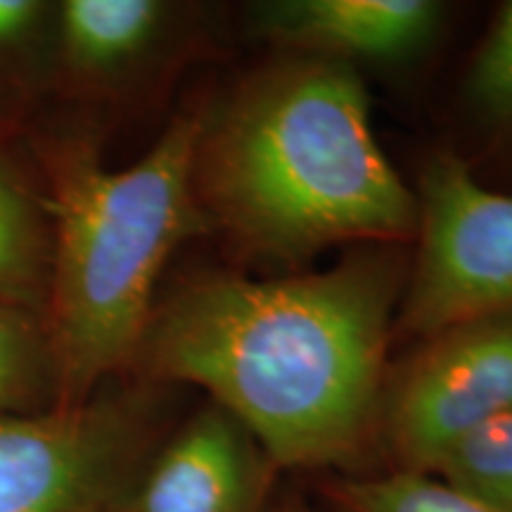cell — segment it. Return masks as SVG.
<instances>
[{
  "label": "cell",
  "instance_id": "6",
  "mask_svg": "<svg viewBox=\"0 0 512 512\" xmlns=\"http://www.w3.org/2000/svg\"><path fill=\"white\" fill-rule=\"evenodd\" d=\"M512 408V316L465 320L387 370L380 472L434 475L441 458Z\"/></svg>",
  "mask_w": 512,
  "mask_h": 512
},
{
  "label": "cell",
  "instance_id": "9",
  "mask_svg": "<svg viewBox=\"0 0 512 512\" xmlns=\"http://www.w3.org/2000/svg\"><path fill=\"white\" fill-rule=\"evenodd\" d=\"M192 17V5L166 0H62L48 48L76 93L119 95L183 41Z\"/></svg>",
  "mask_w": 512,
  "mask_h": 512
},
{
  "label": "cell",
  "instance_id": "4",
  "mask_svg": "<svg viewBox=\"0 0 512 512\" xmlns=\"http://www.w3.org/2000/svg\"><path fill=\"white\" fill-rule=\"evenodd\" d=\"M174 389L128 375L91 399L0 415V512H114L174 427Z\"/></svg>",
  "mask_w": 512,
  "mask_h": 512
},
{
  "label": "cell",
  "instance_id": "8",
  "mask_svg": "<svg viewBox=\"0 0 512 512\" xmlns=\"http://www.w3.org/2000/svg\"><path fill=\"white\" fill-rule=\"evenodd\" d=\"M437 0H261L247 8L249 31L285 55L339 64H411L444 29Z\"/></svg>",
  "mask_w": 512,
  "mask_h": 512
},
{
  "label": "cell",
  "instance_id": "7",
  "mask_svg": "<svg viewBox=\"0 0 512 512\" xmlns=\"http://www.w3.org/2000/svg\"><path fill=\"white\" fill-rule=\"evenodd\" d=\"M280 467L214 401L174 422L114 512H275Z\"/></svg>",
  "mask_w": 512,
  "mask_h": 512
},
{
  "label": "cell",
  "instance_id": "13",
  "mask_svg": "<svg viewBox=\"0 0 512 512\" xmlns=\"http://www.w3.org/2000/svg\"><path fill=\"white\" fill-rule=\"evenodd\" d=\"M320 491L325 501L347 512H496L458 494L437 477L408 472L332 477Z\"/></svg>",
  "mask_w": 512,
  "mask_h": 512
},
{
  "label": "cell",
  "instance_id": "2",
  "mask_svg": "<svg viewBox=\"0 0 512 512\" xmlns=\"http://www.w3.org/2000/svg\"><path fill=\"white\" fill-rule=\"evenodd\" d=\"M192 188L249 259L302 266L337 245H403L418 200L377 143L358 69L283 55L200 112Z\"/></svg>",
  "mask_w": 512,
  "mask_h": 512
},
{
  "label": "cell",
  "instance_id": "16",
  "mask_svg": "<svg viewBox=\"0 0 512 512\" xmlns=\"http://www.w3.org/2000/svg\"><path fill=\"white\" fill-rule=\"evenodd\" d=\"M275 512H347V510L337 508L335 503L325 501V498H323V503H313V501H309V498H304L302 494H292V496L278 498Z\"/></svg>",
  "mask_w": 512,
  "mask_h": 512
},
{
  "label": "cell",
  "instance_id": "3",
  "mask_svg": "<svg viewBox=\"0 0 512 512\" xmlns=\"http://www.w3.org/2000/svg\"><path fill=\"white\" fill-rule=\"evenodd\" d=\"M197 128L200 112L178 114L124 169H110L88 133L43 140L53 238L43 318L57 406L91 399L128 373L171 254L211 233L192 188Z\"/></svg>",
  "mask_w": 512,
  "mask_h": 512
},
{
  "label": "cell",
  "instance_id": "1",
  "mask_svg": "<svg viewBox=\"0 0 512 512\" xmlns=\"http://www.w3.org/2000/svg\"><path fill=\"white\" fill-rule=\"evenodd\" d=\"M411 271L403 245H356L325 271H209L157 297L126 375L204 389L280 470L377 475L387 351Z\"/></svg>",
  "mask_w": 512,
  "mask_h": 512
},
{
  "label": "cell",
  "instance_id": "15",
  "mask_svg": "<svg viewBox=\"0 0 512 512\" xmlns=\"http://www.w3.org/2000/svg\"><path fill=\"white\" fill-rule=\"evenodd\" d=\"M53 12L55 5L43 0H0V57L17 55L38 36L48 38Z\"/></svg>",
  "mask_w": 512,
  "mask_h": 512
},
{
  "label": "cell",
  "instance_id": "12",
  "mask_svg": "<svg viewBox=\"0 0 512 512\" xmlns=\"http://www.w3.org/2000/svg\"><path fill=\"white\" fill-rule=\"evenodd\" d=\"M432 477L486 508L512 512V408L460 439Z\"/></svg>",
  "mask_w": 512,
  "mask_h": 512
},
{
  "label": "cell",
  "instance_id": "11",
  "mask_svg": "<svg viewBox=\"0 0 512 512\" xmlns=\"http://www.w3.org/2000/svg\"><path fill=\"white\" fill-rule=\"evenodd\" d=\"M53 406L57 384L46 318L0 302V415Z\"/></svg>",
  "mask_w": 512,
  "mask_h": 512
},
{
  "label": "cell",
  "instance_id": "5",
  "mask_svg": "<svg viewBox=\"0 0 512 512\" xmlns=\"http://www.w3.org/2000/svg\"><path fill=\"white\" fill-rule=\"evenodd\" d=\"M411 254L394 337L427 339L465 320L512 316V195L482 185L465 159L437 152L415 183Z\"/></svg>",
  "mask_w": 512,
  "mask_h": 512
},
{
  "label": "cell",
  "instance_id": "14",
  "mask_svg": "<svg viewBox=\"0 0 512 512\" xmlns=\"http://www.w3.org/2000/svg\"><path fill=\"white\" fill-rule=\"evenodd\" d=\"M465 102L496 145L512 150V0L496 10L472 55Z\"/></svg>",
  "mask_w": 512,
  "mask_h": 512
},
{
  "label": "cell",
  "instance_id": "10",
  "mask_svg": "<svg viewBox=\"0 0 512 512\" xmlns=\"http://www.w3.org/2000/svg\"><path fill=\"white\" fill-rule=\"evenodd\" d=\"M50 221L0 159V302L46 313L50 283Z\"/></svg>",
  "mask_w": 512,
  "mask_h": 512
}]
</instances>
